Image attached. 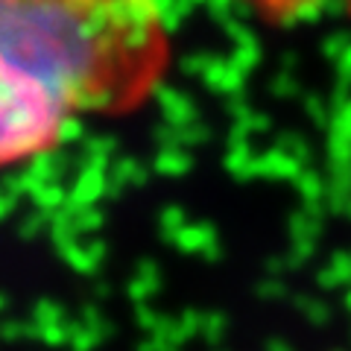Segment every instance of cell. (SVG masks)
<instances>
[{
    "label": "cell",
    "instance_id": "6da1fadb",
    "mask_svg": "<svg viewBox=\"0 0 351 351\" xmlns=\"http://www.w3.org/2000/svg\"><path fill=\"white\" fill-rule=\"evenodd\" d=\"M173 36L158 0H0V173L161 91Z\"/></svg>",
    "mask_w": 351,
    "mask_h": 351
},
{
    "label": "cell",
    "instance_id": "7a4b0ae2",
    "mask_svg": "<svg viewBox=\"0 0 351 351\" xmlns=\"http://www.w3.org/2000/svg\"><path fill=\"white\" fill-rule=\"evenodd\" d=\"M226 3L246 9L261 24L272 27H293L334 12L351 18V0H226Z\"/></svg>",
    "mask_w": 351,
    "mask_h": 351
}]
</instances>
